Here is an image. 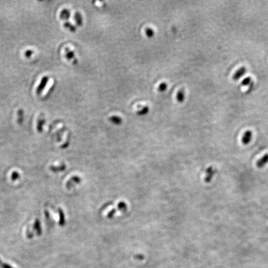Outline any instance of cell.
I'll return each mask as SVG.
<instances>
[{
    "label": "cell",
    "instance_id": "cell-1",
    "mask_svg": "<svg viewBox=\"0 0 268 268\" xmlns=\"http://www.w3.org/2000/svg\"><path fill=\"white\" fill-rule=\"evenodd\" d=\"M253 136V133L251 130L246 131L241 137V142L244 145H248L251 142Z\"/></svg>",
    "mask_w": 268,
    "mask_h": 268
},
{
    "label": "cell",
    "instance_id": "cell-2",
    "mask_svg": "<svg viewBox=\"0 0 268 268\" xmlns=\"http://www.w3.org/2000/svg\"><path fill=\"white\" fill-rule=\"evenodd\" d=\"M246 73H247V68L245 67H242L237 70L235 73H234L233 76V79L235 81H237L240 79L242 76H243L246 74Z\"/></svg>",
    "mask_w": 268,
    "mask_h": 268
},
{
    "label": "cell",
    "instance_id": "cell-3",
    "mask_svg": "<svg viewBox=\"0 0 268 268\" xmlns=\"http://www.w3.org/2000/svg\"><path fill=\"white\" fill-rule=\"evenodd\" d=\"M215 174V170L212 166L209 167L206 170V176L205 178V181L209 182L212 181V179Z\"/></svg>",
    "mask_w": 268,
    "mask_h": 268
},
{
    "label": "cell",
    "instance_id": "cell-4",
    "mask_svg": "<svg viewBox=\"0 0 268 268\" xmlns=\"http://www.w3.org/2000/svg\"><path fill=\"white\" fill-rule=\"evenodd\" d=\"M268 163V153H266L259 159L256 162V166L259 168H263Z\"/></svg>",
    "mask_w": 268,
    "mask_h": 268
},
{
    "label": "cell",
    "instance_id": "cell-5",
    "mask_svg": "<svg viewBox=\"0 0 268 268\" xmlns=\"http://www.w3.org/2000/svg\"><path fill=\"white\" fill-rule=\"evenodd\" d=\"M176 98H177V101L179 102H182L184 101L185 99V92L184 90H181L180 91H179L177 94V96H176Z\"/></svg>",
    "mask_w": 268,
    "mask_h": 268
},
{
    "label": "cell",
    "instance_id": "cell-6",
    "mask_svg": "<svg viewBox=\"0 0 268 268\" xmlns=\"http://www.w3.org/2000/svg\"><path fill=\"white\" fill-rule=\"evenodd\" d=\"M253 82H252V78L250 76H248L246 77L245 78H244L241 82V85L244 86H250L253 84Z\"/></svg>",
    "mask_w": 268,
    "mask_h": 268
},
{
    "label": "cell",
    "instance_id": "cell-7",
    "mask_svg": "<svg viewBox=\"0 0 268 268\" xmlns=\"http://www.w3.org/2000/svg\"><path fill=\"white\" fill-rule=\"evenodd\" d=\"M110 120H111V122H112L114 124H120L121 122H122V118L120 117L119 116H112L111 117Z\"/></svg>",
    "mask_w": 268,
    "mask_h": 268
},
{
    "label": "cell",
    "instance_id": "cell-8",
    "mask_svg": "<svg viewBox=\"0 0 268 268\" xmlns=\"http://www.w3.org/2000/svg\"><path fill=\"white\" fill-rule=\"evenodd\" d=\"M145 32H146V35H147L148 37H152L153 36L154 34H155V32H154V31L153 30V29L152 28H150V27L146 28Z\"/></svg>",
    "mask_w": 268,
    "mask_h": 268
},
{
    "label": "cell",
    "instance_id": "cell-9",
    "mask_svg": "<svg viewBox=\"0 0 268 268\" xmlns=\"http://www.w3.org/2000/svg\"><path fill=\"white\" fill-rule=\"evenodd\" d=\"M167 86H168V85H167V84L166 83H164V82L161 83L160 84V86L158 87V90L160 91H161V92H163V91H164L165 90H166Z\"/></svg>",
    "mask_w": 268,
    "mask_h": 268
},
{
    "label": "cell",
    "instance_id": "cell-10",
    "mask_svg": "<svg viewBox=\"0 0 268 268\" xmlns=\"http://www.w3.org/2000/svg\"><path fill=\"white\" fill-rule=\"evenodd\" d=\"M61 16V17L65 18V19H68V18L70 16V13L67 9H65L63 11H62Z\"/></svg>",
    "mask_w": 268,
    "mask_h": 268
},
{
    "label": "cell",
    "instance_id": "cell-11",
    "mask_svg": "<svg viewBox=\"0 0 268 268\" xmlns=\"http://www.w3.org/2000/svg\"><path fill=\"white\" fill-rule=\"evenodd\" d=\"M75 19H76L77 23H78V24L81 25L82 24V16H81V14L80 13H76Z\"/></svg>",
    "mask_w": 268,
    "mask_h": 268
},
{
    "label": "cell",
    "instance_id": "cell-12",
    "mask_svg": "<svg viewBox=\"0 0 268 268\" xmlns=\"http://www.w3.org/2000/svg\"><path fill=\"white\" fill-rule=\"evenodd\" d=\"M47 82V77H45V78H43L42 79V85H40L39 88H38V91H40V92H41V91L43 89V87L44 86H45V84Z\"/></svg>",
    "mask_w": 268,
    "mask_h": 268
},
{
    "label": "cell",
    "instance_id": "cell-13",
    "mask_svg": "<svg viewBox=\"0 0 268 268\" xmlns=\"http://www.w3.org/2000/svg\"><path fill=\"white\" fill-rule=\"evenodd\" d=\"M0 266H1L2 268H14L8 264H7L6 263H3L2 261H0Z\"/></svg>",
    "mask_w": 268,
    "mask_h": 268
}]
</instances>
